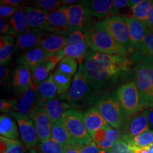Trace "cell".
<instances>
[{
	"mask_svg": "<svg viewBox=\"0 0 153 153\" xmlns=\"http://www.w3.org/2000/svg\"><path fill=\"white\" fill-rule=\"evenodd\" d=\"M150 147H151V148H152L153 149V143H152V145H150Z\"/></svg>",
	"mask_w": 153,
	"mask_h": 153,
	"instance_id": "obj_56",
	"label": "cell"
},
{
	"mask_svg": "<svg viewBox=\"0 0 153 153\" xmlns=\"http://www.w3.org/2000/svg\"><path fill=\"white\" fill-rule=\"evenodd\" d=\"M38 107L46 113L51 118L52 124L60 119L67 111L72 108L70 105L56 97L48 100H38Z\"/></svg>",
	"mask_w": 153,
	"mask_h": 153,
	"instance_id": "obj_17",
	"label": "cell"
},
{
	"mask_svg": "<svg viewBox=\"0 0 153 153\" xmlns=\"http://www.w3.org/2000/svg\"><path fill=\"white\" fill-rule=\"evenodd\" d=\"M66 145H63L53 139H50L38 145V153H64Z\"/></svg>",
	"mask_w": 153,
	"mask_h": 153,
	"instance_id": "obj_38",
	"label": "cell"
},
{
	"mask_svg": "<svg viewBox=\"0 0 153 153\" xmlns=\"http://www.w3.org/2000/svg\"><path fill=\"white\" fill-rule=\"evenodd\" d=\"M145 113L146 114L147 118H148L149 126L152 128L153 130V108L145 111Z\"/></svg>",
	"mask_w": 153,
	"mask_h": 153,
	"instance_id": "obj_50",
	"label": "cell"
},
{
	"mask_svg": "<svg viewBox=\"0 0 153 153\" xmlns=\"http://www.w3.org/2000/svg\"><path fill=\"white\" fill-rule=\"evenodd\" d=\"M47 20L49 31L62 34L70 32L66 7H62L53 12L48 13Z\"/></svg>",
	"mask_w": 153,
	"mask_h": 153,
	"instance_id": "obj_19",
	"label": "cell"
},
{
	"mask_svg": "<svg viewBox=\"0 0 153 153\" xmlns=\"http://www.w3.org/2000/svg\"><path fill=\"white\" fill-rule=\"evenodd\" d=\"M152 7L153 1L143 0L140 3L131 9L133 18L146 23Z\"/></svg>",
	"mask_w": 153,
	"mask_h": 153,
	"instance_id": "obj_33",
	"label": "cell"
},
{
	"mask_svg": "<svg viewBox=\"0 0 153 153\" xmlns=\"http://www.w3.org/2000/svg\"><path fill=\"white\" fill-rule=\"evenodd\" d=\"M84 145H66L64 153H80Z\"/></svg>",
	"mask_w": 153,
	"mask_h": 153,
	"instance_id": "obj_48",
	"label": "cell"
},
{
	"mask_svg": "<svg viewBox=\"0 0 153 153\" xmlns=\"http://www.w3.org/2000/svg\"><path fill=\"white\" fill-rule=\"evenodd\" d=\"M0 33H1V36H15L16 35V32L13 29L12 26H11L10 23L7 22L5 19H0Z\"/></svg>",
	"mask_w": 153,
	"mask_h": 153,
	"instance_id": "obj_43",
	"label": "cell"
},
{
	"mask_svg": "<svg viewBox=\"0 0 153 153\" xmlns=\"http://www.w3.org/2000/svg\"><path fill=\"white\" fill-rule=\"evenodd\" d=\"M23 1L20 0H1V4L9 5L13 7H16L19 8V6L22 4Z\"/></svg>",
	"mask_w": 153,
	"mask_h": 153,
	"instance_id": "obj_49",
	"label": "cell"
},
{
	"mask_svg": "<svg viewBox=\"0 0 153 153\" xmlns=\"http://www.w3.org/2000/svg\"><path fill=\"white\" fill-rule=\"evenodd\" d=\"M94 27L107 32L118 44L131 49V34L127 17H108L97 23Z\"/></svg>",
	"mask_w": 153,
	"mask_h": 153,
	"instance_id": "obj_6",
	"label": "cell"
},
{
	"mask_svg": "<svg viewBox=\"0 0 153 153\" xmlns=\"http://www.w3.org/2000/svg\"><path fill=\"white\" fill-rule=\"evenodd\" d=\"M128 22L131 34V50L136 51L144 41L148 31L146 24L133 18H128Z\"/></svg>",
	"mask_w": 153,
	"mask_h": 153,
	"instance_id": "obj_22",
	"label": "cell"
},
{
	"mask_svg": "<svg viewBox=\"0 0 153 153\" xmlns=\"http://www.w3.org/2000/svg\"><path fill=\"white\" fill-rule=\"evenodd\" d=\"M99 92L87 76L79 69L74 76L68 93L60 99L70 105L72 108H75L89 106L97 100L99 101L97 99Z\"/></svg>",
	"mask_w": 153,
	"mask_h": 153,
	"instance_id": "obj_1",
	"label": "cell"
},
{
	"mask_svg": "<svg viewBox=\"0 0 153 153\" xmlns=\"http://www.w3.org/2000/svg\"><path fill=\"white\" fill-rule=\"evenodd\" d=\"M63 118L73 145L85 146L92 142L84 121V114L81 111L72 108L65 113Z\"/></svg>",
	"mask_w": 153,
	"mask_h": 153,
	"instance_id": "obj_4",
	"label": "cell"
},
{
	"mask_svg": "<svg viewBox=\"0 0 153 153\" xmlns=\"http://www.w3.org/2000/svg\"><path fill=\"white\" fill-rule=\"evenodd\" d=\"M91 15L99 19H107L111 16L113 1L111 0H91L82 1Z\"/></svg>",
	"mask_w": 153,
	"mask_h": 153,
	"instance_id": "obj_24",
	"label": "cell"
},
{
	"mask_svg": "<svg viewBox=\"0 0 153 153\" xmlns=\"http://www.w3.org/2000/svg\"><path fill=\"white\" fill-rule=\"evenodd\" d=\"M40 143L51 139L52 122L48 114L42 108L37 107L31 116Z\"/></svg>",
	"mask_w": 153,
	"mask_h": 153,
	"instance_id": "obj_15",
	"label": "cell"
},
{
	"mask_svg": "<svg viewBox=\"0 0 153 153\" xmlns=\"http://www.w3.org/2000/svg\"><path fill=\"white\" fill-rule=\"evenodd\" d=\"M9 23L12 26L13 29L16 32V35L18 36L30 30V28L28 27V25L25 9L19 8L14 14V16L11 17Z\"/></svg>",
	"mask_w": 153,
	"mask_h": 153,
	"instance_id": "obj_32",
	"label": "cell"
},
{
	"mask_svg": "<svg viewBox=\"0 0 153 153\" xmlns=\"http://www.w3.org/2000/svg\"><path fill=\"white\" fill-rule=\"evenodd\" d=\"M19 8L13 7L9 5L1 4L0 6V17L1 19H5L10 16H13Z\"/></svg>",
	"mask_w": 153,
	"mask_h": 153,
	"instance_id": "obj_44",
	"label": "cell"
},
{
	"mask_svg": "<svg viewBox=\"0 0 153 153\" xmlns=\"http://www.w3.org/2000/svg\"><path fill=\"white\" fill-rule=\"evenodd\" d=\"M131 60L140 64L153 65V30H148L144 41L139 48L134 52Z\"/></svg>",
	"mask_w": 153,
	"mask_h": 153,
	"instance_id": "obj_21",
	"label": "cell"
},
{
	"mask_svg": "<svg viewBox=\"0 0 153 153\" xmlns=\"http://www.w3.org/2000/svg\"><path fill=\"white\" fill-rule=\"evenodd\" d=\"M24 9L30 29H40L44 31H49L47 12L32 7H26Z\"/></svg>",
	"mask_w": 153,
	"mask_h": 153,
	"instance_id": "obj_23",
	"label": "cell"
},
{
	"mask_svg": "<svg viewBox=\"0 0 153 153\" xmlns=\"http://www.w3.org/2000/svg\"><path fill=\"white\" fill-rule=\"evenodd\" d=\"M99 153H111L110 150H100Z\"/></svg>",
	"mask_w": 153,
	"mask_h": 153,
	"instance_id": "obj_54",
	"label": "cell"
},
{
	"mask_svg": "<svg viewBox=\"0 0 153 153\" xmlns=\"http://www.w3.org/2000/svg\"><path fill=\"white\" fill-rule=\"evenodd\" d=\"M18 101L9 100V99H1L0 100V111L4 114H11L16 112Z\"/></svg>",
	"mask_w": 153,
	"mask_h": 153,
	"instance_id": "obj_41",
	"label": "cell"
},
{
	"mask_svg": "<svg viewBox=\"0 0 153 153\" xmlns=\"http://www.w3.org/2000/svg\"><path fill=\"white\" fill-rule=\"evenodd\" d=\"M0 134L7 138L19 140L18 126L10 114H4L0 116Z\"/></svg>",
	"mask_w": 153,
	"mask_h": 153,
	"instance_id": "obj_27",
	"label": "cell"
},
{
	"mask_svg": "<svg viewBox=\"0 0 153 153\" xmlns=\"http://www.w3.org/2000/svg\"><path fill=\"white\" fill-rule=\"evenodd\" d=\"M61 51L57 54L49 57L45 62L30 68L34 83L39 85L45 81L51 74L56 65H58L60 61L63 58Z\"/></svg>",
	"mask_w": 153,
	"mask_h": 153,
	"instance_id": "obj_16",
	"label": "cell"
},
{
	"mask_svg": "<svg viewBox=\"0 0 153 153\" xmlns=\"http://www.w3.org/2000/svg\"><path fill=\"white\" fill-rule=\"evenodd\" d=\"M36 8L45 11L48 14L53 12L62 7L63 3L59 0H36L32 1Z\"/></svg>",
	"mask_w": 153,
	"mask_h": 153,
	"instance_id": "obj_39",
	"label": "cell"
},
{
	"mask_svg": "<svg viewBox=\"0 0 153 153\" xmlns=\"http://www.w3.org/2000/svg\"><path fill=\"white\" fill-rule=\"evenodd\" d=\"M128 3L129 1H128V0H114V1H113L112 14H117L119 10L125 8L126 6L128 5Z\"/></svg>",
	"mask_w": 153,
	"mask_h": 153,
	"instance_id": "obj_45",
	"label": "cell"
},
{
	"mask_svg": "<svg viewBox=\"0 0 153 153\" xmlns=\"http://www.w3.org/2000/svg\"><path fill=\"white\" fill-rule=\"evenodd\" d=\"M128 145L133 149L147 148L153 143V130H148L129 141Z\"/></svg>",
	"mask_w": 153,
	"mask_h": 153,
	"instance_id": "obj_35",
	"label": "cell"
},
{
	"mask_svg": "<svg viewBox=\"0 0 153 153\" xmlns=\"http://www.w3.org/2000/svg\"><path fill=\"white\" fill-rule=\"evenodd\" d=\"M51 138L63 145H73L70 134L67 129L63 116L52 124Z\"/></svg>",
	"mask_w": 153,
	"mask_h": 153,
	"instance_id": "obj_28",
	"label": "cell"
},
{
	"mask_svg": "<svg viewBox=\"0 0 153 153\" xmlns=\"http://www.w3.org/2000/svg\"><path fill=\"white\" fill-rule=\"evenodd\" d=\"M66 10L70 33L76 30H82L85 26L88 16L91 15L82 1L67 6Z\"/></svg>",
	"mask_w": 153,
	"mask_h": 153,
	"instance_id": "obj_14",
	"label": "cell"
},
{
	"mask_svg": "<svg viewBox=\"0 0 153 153\" xmlns=\"http://www.w3.org/2000/svg\"><path fill=\"white\" fill-rule=\"evenodd\" d=\"M33 83L31 70L28 67L18 64L12 74L11 86L16 95L22 96Z\"/></svg>",
	"mask_w": 153,
	"mask_h": 153,
	"instance_id": "obj_12",
	"label": "cell"
},
{
	"mask_svg": "<svg viewBox=\"0 0 153 153\" xmlns=\"http://www.w3.org/2000/svg\"><path fill=\"white\" fill-rule=\"evenodd\" d=\"M84 121L90 135L95 131L108 126L96 106L88 108L87 111L84 114Z\"/></svg>",
	"mask_w": 153,
	"mask_h": 153,
	"instance_id": "obj_25",
	"label": "cell"
},
{
	"mask_svg": "<svg viewBox=\"0 0 153 153\" xmlns=\"http://www.w3.org/2000/svg\"><path fill=\"white\" fill-rule=\"evenodd\" d=\"M87 56L99 62L101 65L111 69L119 74L126 71L129 65L128 59L126 57L120 55L103 54L91 51L88 52Z\"/></svg>",
	"mask_w": 153,
	"mask_h": 153,
	"instance_id": "obj_11",
	"label": "cell"
},
{
	"mask_svg": "<svg viewBox=\"0 0 153 153\" xmlns=\"http://www.w3.org/2000/svg\"><path fill=\"white\" fill-rule=\"evenodd\" d=\"M96 107L110 126L120 131L124 125L125 116L117 97L110 94L101 97L96 103Z\"/></svg>",
	"mask_w": 153,
	"mask_h": 153,
	"instance_id": "obj_7",
	"label": "cell"
},
{
	"mask_svg": "<svg viewBox=\"0 0 153 153\" xmlns=\"http://www.w3.org/2000/svg\"><path fill=\"white\" fill-rule=\"evenodd\" d=\"M14 36L6 35L0 38V63L5 65L10 60L14 51Z\"/></svg>",
	"mask_w": 153,
	"mask_h": 153,
	"instance_id": "obj_31",
	"label": "cell"
},
{
	"mask_svg": "<svg viewBox=\"0 0 153 153\" xmlns=\"http://www.w3.org/2000/svg\"><path fill=\"white\" fill-rule=\"evenodd\" d=\"M86 43L94 52L126 57L128 48L118 44L104 30L94 27L85 31Z\"/></svg>",
	"mask_w": 153,
	"mask_h": 153,
	"instance_id": "obj_2",
	"label": "cell"
},
{
	"mask_svg": "<svg viewBox=\"0 0 153 153\" xmlns=\"http://www.w3.org/2000/svg\"><path fill=\"white\" fill-rule=\"evenodd\" d=\"M9 70L7 66L5 65H1L0 66V82H1V85L6 87L7 86V81L9 79Z\"/></svg>",
	"mask_w": 153,
	"mask_h": 153,
	"instance_id": "obj_46",
	"label": "cell"
},
{
	"mask_svg": "<svg viewBox=\"0 0 153 153\" xmlns=\"http://www.w3.org/2000/svg\"><path fill=\"white\" fill-rule=\"evenodd\" d=\"M149 123L145 111L137 114L126 122L120 130L122 139L128 143L132 139L149 129Z\"/></svg>",
	"mask_w": 153,
	"mask_h": 153,
	"instance_id": "obj_10",
	"label": "cell"
},
{
	"mask_svg": "<svg viewBox=\"0 0 153 153\" xmlns=\"http://www.w3.org/2000/svg\"><path fill=\"white\" fill-rule=\"evenodd\" d=\"M117 98L126 116H133L142 108L140 97L135 82L121 86L118 90Z\"/></svg>",
	"mask_w": 153,
	"mask_h": 153,
	"instance_id": "obj_8",
	"label": "cell"
},
{
	"mask_svg": "<svg viewBox=\"0 0 153 153\" xmlns=\"http://www.w3.org/2000/svg\"><path fill=\"white\" fill-rule=\"evenodd\" d=\"M57 94V89L53 80V74H51L45 81L38 85V100L54 99Z\"/></svg>",
	"mask_w": 153,
	"mask_h": 153,
	"instance_id": "obj_30",
	"label": "cell"
},
{
	"mask_svg": "<svg viewBox=\"0 0 153 153\" xmlns=\"http://www.w3.org/2000/svg\"><path fill=\"white\" fill-rule=\"evenodd\" d=\"M85 42H86L85 34L82 31V30H76L69 34L66 46H69L75 43H85Z\"/></svg>",
	"mask_w": 153,
	"mask_h": 153,
	"instance_id": "obj_42",
	"label": "cell"
},
{
	"mask_svg": "<svg viewBox=\"0 0 153 153\" xmlns=\"http://www.w3.org/2000/svg\"><path fill=\"white\" fill-rule=\"evenodd\" d=\"M101 149L99 148L98 145L92 141L89 145L83 146L80 153H99Z\"/></svg>",
	"mask_w": 153,
	"mask_h": 153,
	"instance_id": "obj_47",
	"label": "cell"
},
{
	"mask_svg": "<svg viewBox=\"0 0 153 153\" xmlns=\"http://www.w3.org/2000/svg\"><path fill=\"white\" fill-rule=\"evenodd\" d=\"M1 153H24V147L19 140L0 137Z\"/></svg>",
	"mask_w": 153,
	"mask_h": 153,
	"instance_id": "obj_36",
	"label": "cell"
},
{
	"mask_svg": "<svg viewBox=\"0 0 153 153\" xmlns=\"http://www.w3.org/2000/svg\"><path fill=\"white\" fill-rule=\"evenodd\" d=\"M79 69L87 76L95 89L99 91L111 85L120 74L101 65L87 56L83 62L80 63Z\"/></svg>",
	"mask_w": 153,
	"mask_h": 153,
	"instance_id": "obj_3",
	"label": "cell"
},
{
	"mask_svg": "<svg viewBox=\"0 0 153 153\" xmlns=\"http://www.w3.org/2000/svg\"><path fill=\"white\" fill-rule=\"evenodd\" d=\"M78 67V61L69 57H63L57 65L56 71L72 76L75 75Z\"/></svg>",
	"mask_w": 153,
	"mask_h": 153,
	"instance_id": "obj_37",
	"label": "cell"
},
{
	"mask_svg": "<svg viewBox=\"0 0 153 153\" xmlns=\"http://www.w3.org/2000/svg\"><path fill=\"white\" fill-rule=\"evenodd\" d=\"M45 35V31L40 29H30L17 36L16 45L19 51H30L40 46V43Z\"/></svg>",
	"mask_w": 153,
	"mask_h": 153,
	"instance_id": "obj_18",
	"label": "cell"
},
{
	"mask_svg": "<svg viewBox=\"0 0 153 153\" xmlns=\"http://www.w3.org/2000/svg\"><path fill=\"white\" fill-rule=\"evenodd\" d=\"M28 153H38V152H37V151L36 150V149L32 148V149H30Z\"/></svg>",
	"mask_w": 153,
	"mask_h": 153,
	"instance_id": "obj_55",
	"label": "cell"
},
{
	"mask_svg": "<svg viewBox=\"0 0 153 153\" xmlns=\"http://www.w3.org/2000/svg\"><path fill=\"white\" fill-rule=\"evenodd\" d=\"M49 57L41 47L38 46L24 53L18 58L17 62L31 68L45 62Z\"/></svg>",
	"mask_w": 153,
	"mask_h": 153,
	"instance_id": "obj_26",
	"label": "cell"
},
{
	"mask_svg": "<svg viewBox=\"0 0 153 153\" xmlns=\"http://www.w3.org/2000/svg\"><path fill=\"white\" fill-rule=\"evenodd\" d=\"M68 36L62 33L45 35L40 43V47L50 57L57 54L66 46Z\"/></svg>",
	"mask_w": 153,
	"mask_h": 153,
	"instance_id": "obj_20",
	"label": "cell"
},
{
	"mask_svg": "<svg viewBox=\"0 0 153 153\" xmlns=\"http://www.w3.org/2000/svg\"><path fill=\"white\" fill-rule=\"evenodd\" d=\"M143 0H131V1H129V3H128V6L130 7V8H133V7H135V6H136L138 4L142 1Z\"/></svg>",
	"mask_w": 153,
	"mask_h": 153,
	"instance_id": "obj_52",
	"label": "cell"
},
{
	"mask_svg": "<svg viewBox=\"0 0 153 153\" xmlns=\"http://www.w3.org/2000/svg\"><path fill=\"white\" fill-rule=\"evenodd\" d=\"M87 49L88 46L86 42H85V43H75L69 46H65L61 51V52L64 57H71L82 63L88 54Z\"/></svg>",
	"mask_w": 153,
	"mask_h": 153,
	"instance_id": "obj_29",
	"label": "cell"
},
{
	"mask_svg": "<svg viewBox=\"0 0 153 153\" xmlns=\"http://www.w3.org/2000/svg\"><path fill=\"white\" fill-rule=\"evenodd\" d=\"M63 4H69V5H72L74 4V3H77V2H81V1H77V0H62Z\"/></svg>",
	"mask_w": 153,
	"mask_h": 153,
	"instance_id": "obj_53",
	"label": "cell"
},
{
	"mask_svg": "<svg viewBox=\"0 0 153 153\" xmlns=\"http://www.w3.org/2000/svg\"><path fill=\"white\" fill-rule=\"evenodd\" d=\"M9 114L16 120L21 138L25 147L27 149H32L36 146L39 142V140L31 118L20 116L16 112H12Z\"/></svg>",
	"mask_w": 153,
	"mask_h": 153,
	"instance_id": "obj_9",
	"label": "cell"
},
{
	"mask_svg": "<svg viewBox=\"0 0 153 153\" xmlns=\"http://www.w3.org/2000/svg\"><path fill=\"white\" fill-rule=\"evenodd\" d=\"M53 74V80L57 89V94L61 98L66 95L70 90L72 85V76L57 71H55Z\"/></svg>",
	"mask_w": 153,
	"mask_h": 153,
	"instance_id": "obj_34",
	"label": "cell"
},
{
	"mask_svg": "<svg viewBox=\"0 0 153 153\" xmlns=\"http://www.w3.org/2000/svg\"><path fill=\"white\" fill-rule=\"evenodd\" d=\"M38 85L33 82L29 89L20 97L16 113L20 116L30 118L34 110L38 107Z\"/></svg>",
	"mask_w": 153,
	"mask_h": 153,
	"instance_id": "obj_13",
	"label": "cell"
},
{
	"mask_svg": "<svg viewBox=\"0 0 153 153\" xmlns=\"http://www.w3.org/2000/svg\"><path fill=\"white\" fill-rule=\"evenodd\" d=\"M135 83L140 97L142 108H153V65L143 63L135 68Z\"/></svg>",
	"mask_w": 153,
	"mask_h": 153,
	"instance_id": "obj_5",
	"label": "cell"
},
{
	"mask_svg": "<svg viewBox=\"0 0 153 153\" xmlns=\"http://www.w3.org/2000/svg\"><path fill=\"white\" fill-rule=\"evenodd\" d=\"M111 153H135L133 148L123 139H120L111 148Z\"/></svg>",
	"mask_w": 153,
	"mask_h": 153,
	"instance_id": "obj_40",
	"label": "cell"
},
{
	"mask_svg": "<svg viewBox=\"0 0 153 153\" xmlns=\"http://www.w3.org/2000/svg\"><path fill=\"white\" fill-rule=\"evenodd\" d=\"M145 24H146V26L148 27V30H153V7L150 11V16L148 17V21H147Z\"/></svg>",
	"mask_w": 153,
	"mask_h": 153,
	"instance_id": "obj_51",
	"label": "cell"
}]
</instances>
